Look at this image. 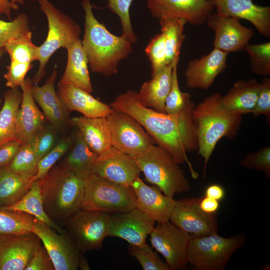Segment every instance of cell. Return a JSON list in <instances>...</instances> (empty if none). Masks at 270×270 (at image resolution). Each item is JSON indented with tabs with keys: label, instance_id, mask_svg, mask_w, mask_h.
I'll list each match as a JSON object with an SVG mask.
<instances>
[{
	"label": "cell",
	"instance_id": "obj_23",
	"mask_svg": "<svg viewBox=\"0 0 270 270\" xmlns=\"http://www.w3.org/2000/svg\"><path fill=\"white\" fill-rule=\"evenodd\" d=\"M57 77L56 67L42 86L32 84V97L42 108L46 118L56 130H61L70 124V112L66 108L55 90Z\"/></svg>",
	"mask_w": 270,
	"mask_h": 270
},
{
	"label": "cell",
	"instance_id": "obj_6",
	"mask_svg": "<svg viewBox=\"0 0 270 270\" xmlns=\"http://www.w3.org/2000/svg\"><path fill=\"white\" fill-rule=\"evenodd\" d=\"M38 1L46 17L48 30L46 40L38 46L39 66L32 78L34 84H38L46 76V66L51 56L61 48L66 49L80 38L81 33L80 26L48 0Z\"/></svg>",
	"mask_w": 270,
	"mask_h": 270
},
{
	"label": "cell",
	"instance_id": "obj_7",
	"mask_svg": "<svg viewBox=\"0 0 270 270\" xmlns=\"http://www.w3.org/2000/svg\"><path fill=\"white\" fill-rule=\"evenodd\" d=\"M81 209L106 212H122L136 208L132 186L114 182L92 174L84 178Z\"/></svg>",
	"mask_w": 270,
	"mask_h": 270
},
{
	"label": "cell",
	"instance_id": "obj_25",
	"mask_svg": "<svg viewBox=\"0 0 270 270\" xmlns=\"http://www.w3.org/2000/svg\"><path fill=\"white\" fill-rule=\"evenodd\" d=\"M32 78L27 77L20 86L22 100L17 116L16 133L17 138L22 144L28 142L44 125L46 119L32 97Z\"/></svg>",
	"mask_w": 270,
	"mask_h": 270
},
{
	"label": "cell",
	"instance_id": "obj_43",
	"mask_svg": "<svg viewBox=\"0 0 270 270\" xmlns=\"http://www.w3.org/2000/svg\"><path fill=\"white\" fill-rule=\"evenodd\" d=\"M132 0H108V7L119 18L122 28V35L132 44L137 42L130 18V10Z\"/></svg>",
	"mask_w": 270,
	"mask_h": 270
},
{
	"label": "cell",
	"instance_id": "obj_18",
	"mask_svg": "<svg viewBox=\"0 0 270 270\" xmlns=\"http://www.w3.org/2000/svg\"><path fill=\"white\" fill-rule=\"evenodd\" d=\"M40 245L33 232L0 234V270H24Z\"/></svg>",
	"mask_w": 270,
	"mask_h": 270
},
{
	"label": "cell",
	"instance_id": "obj_5",
	"mask_svg": "<svg viewBox=\"0 0 270 270\" xmlns=\"http://www.w3.org/2000/svg\"><path fill=\"white\" fill-rule=\"evenodd\" d=\"M146 180L170 197L189 191L191 186L172 154L163 147L152 144L134 158Z\"/></svg>",
	"mask_w": 270,
	"mask_h": 270
},
{
	"label": "cell",
	"instance_id": "obj_21",
	"mask_svg": "<svg viewBox=\"0 0 270 270\" xmlns=\"http://www.w3.org/2000/svg\"><path fill=\"white\" fill-rule=\"evenodd\" d=\"M217 14L245 20L258 32L270 38V6L254 4L252 0H210Z\"/></svg>",
	"mask_w": 270,
	"mask_h": 270
},
{
	"label": "cell",
	"instance_id": "obj_20",
	"mask_svg": "<svg viewBox=\"0 0 270 270\" xmlns=\"http://www.w3.org/2000/svg\"><path fill=\"white\" fill-rule=\"evenodd\" d=\"M228 54L214 48L208 54L188 63L184 75L188 88L207 90L227 67Z\"/></svg>",
	"mask_w": 270,
	"mask_h": 270
},
{
	"label": "cell",
	"instance_id": "obj_15",
	"mask_svg": "<svg viewBox=\"0 0 270 270\" xmlns=\"http://www.w3.org/2000/svg\"><path fill=\"white\" fill-rule=\"evenodd\" d=\"M238 18L212 12L206 24L214 33V48L228 54L244 50L254 35L253 30L244 26Z\"/></svg>",
	"mask_w": 270,
	"mask_h": 270
},
{
	"label": "cell",
	"instance_id": "obj_45",
	"mask_svg": "<svg viewBox=\"0 0 270 270\" xmlns=\"http://www.w3.org/2000/svg\"><path fill=\"white\" fill-rule=\"evenodd\" d=\"M241 166L270 175V147L264 146L248 154L240 162Z\"/></svg>",
	"mask_w": 270,
	"mask_h": 270
},
{
	"label": "cell",
	"instance_id": "obj_22",
	"mask_svg": "<svg viewBox=\"0 0 270 270\" xmlns=\"http://www.w3.org/2000/svg\"><path fill=\"white\" fill-rule=\"evenodd\" d=\"M131 186L136 196V208L158 224L170 220L176 200L162 194L159 188L148 186L140 177Z\"/></svg>",
	"mask_w": 270,
	"mask_h": 270
},
{
	"label": "cell",
	"instance_id": "obj_31",
	"mask_svg": "<svg viewBox=\"0 0 270 270\" xmlns=\"http://www.w3.org/2000/svg\"><path fill=\"white\" fill-rule=\"evenodd\" d=\"M22 100L18 88H10L4 94V102L0 110V146L16 137L17 116Z\"/></svg>",
	"mask_w": 270,
	"mask_h": 270
},
{
	"label": "cell",
	"instance_id": "obj_10",
	"mask_svg": "<svg viewBox=\"0 0 270 270\" xmlns=\"http://www.w3.org/2000/svg\"><path fill=\"white\" fill-rule=\"evenodd\" d=\"M106 118L112 146L118 150L134 158L156 144L142 126L128 114L114 110Z\"/></svg>",
	"mask_w": 270,
	"mask_h": 270
},
{
	"label": "cell",
	"instance_id": "obj_11",
	"mask_svg": "<svg viewBox=\"0 0 270 270\" xmlns=\"http://www.w3.org/2000/svg\"><path fill=\"white\" fill-rule=\"evenodd\" d=\"M152 246L164 257L170 270L188 268V250L192 236L170 220L158 223L150 234Z\"/></svg>",
	"mask_w": 270,
	"mask_h": 270
},
{
	"label": "cell",
	"instance_id": "obj_47",
	"mask_svg": "<svg viewBox=\"0 0 270 270\" xmlns=\"http://www.w3.org/2000/svg\"><path fill=\"white\" fill-rule=\"evenodd\" d=\"M24 270H55L44 246L40 244Z\"/></svg>",
	"mask_w": 270,
	"mask_h": 270
},
{
	"label": "cell",
	"instance_id": "obj_17",
	"mask_svg": "<svg viewBox=\"0 0 270 270\" xmlns=\"http://www.w3.org/2000/svg\"><path fill=\"white\" fill-rule=\"evenodd\" d=\"M141 170L136 160L112 146L98 155L92 174L114 182L131 186Z\"/></svg>",
	"mask_w": 270,
	"mask_h": 270
},
{
	"label": "cell",
	"instance_id": "obj_1",
	"mask_svg": "<svg viewBox=\"0 0 270 270\" xmlns=\"http://www.w3.org/2000/svg\"><path fill=\"white\" fill-rule=\"evenodd\" d=\"M110 106L136 120L156 144L169 152L176 161L186 158L190 129L186 119L180 113L170 114L146 107L140 102L138 92L132 90L118 95Z\"/></svg>",
	"mask_w": 270,
	"mask_h": 270
},
{
	"label": "cell",
	"instance_id": "obj_28",
	"mask_svg": "<svg viewBox=\"0 0 270 270\" xmlns=\"http://www.w3.org/2000/svg\"><path fill=\"white\" fill-rule=\"evenodd\" d=\"M70 124L76 127L91 149L100 155L112 146L106 117H74Z\"/></svg>",
	"mask_w": 270,
	"mask_h": 270
},
{
	"label": "cell",
	"instance_id": "obj_44",
	"mask_svg": "<svg viewBox=\"0 0 270 270\" xmlns=\"http://www.w3.org/2000/svg\"><path fill=\"white\" fill-rule=\"evenodd\" d=\"M56 130L52 126H44L28 142L40 160L56 144Z\"/></svg>",
	"mask_w": 270,
	"mask_h": 270
},
{
	"label": "cell",
	"instance_id": "obj_13",
	"mask_svg": "<svg viewBox=\"0 0 270 270\" xmlns=\"http://www.w3.org/2000/svg\"><path fill=\"white\" fill-rule=\"evenodd\" d=\"M146 5L158 20L180 19L194 26L206 23L214 10L210 0H146Z\"/></svg>",
	"mask_w": 270,
	"mask_h": 270
},
{
	"label": "cell",
	"instance_id": "obj_19",
	"mask_svg": "<svg viewBox=\"0 0 270 270\" xmlns=\"http://www.w3.org/2000/svg\"><path fill=\"white\" fill-rule=\"evenodd\" d=\"M154 225L153 220L136 208L110 214L108 236L121 238L130 244L142 246L146 244L147 237Z\"/></svg>",
	"mask_w": 270,
	"mask_h": 270
},
{
	"label": "cell",
	"instance_id": "obj_30",
	"mask_svg": "<svg viewBox=\"0 0 270 270\" xmlns=\"http://www.w3.org/2000/svg\"><path fill=\"white\" fill-rule=\"evenodd\" d=\"M34 182L32 178L18 174L8 166L0 168V206H10L20 200Z\"/></svg>",
	"mask_w": 270,
	"mask_h": 270
},
{
	"label": "cell",
	"instance_id": "obj_41",
	"mask_svg": "<svg viewBox=\"0 0 270 270\" xmlns=\"http://www.w3.org/2000/svg\"><path fill=\"white\" fill-rule=\"evenodd\" d=\"M30 31L28 19L25 14H18L10 22L0 20V48H4L10 40Z\"/></svg>",
	"mask_w": 270,
	"mask_h": 270
},
{
	"label": "cell",
	"instance_id": "obj_42",
	"mask_svg": "<svg viewBox=\"0 0 270 270\" xmlns=\"http://www.w3.org/2000/svg\"><path fill=\"white\" fill-rule=\"evenodd\" d=\"M72 141L70 138H64L40 159L38 164L37 172L34 178V182L43 178L57 161L69 150Z\"/></svg>",
	"mask_w": 270,
	"mask_h": 270
},
{
	"label": "cell",
	"instance_id": "obj_24",
	"mask_svg": "<svg viewBox=\"0 0 270 270\" xmlns=\"http://www.w3.org/2000/svg\"><path fill=\"white\" fill-rule=\"evenodd\" d=\"M56 93L70 112H78L84 117H106L114 110L110 106L94 98L90 92L71 84L59 82Z\"/></svg>",
	"mask_w": 270,
	"mask_h": 270
},
{
	"label": "cell",
	"instance_id": "obj_53",
	"mask_svg": "<svg viewBox=\"0 0 270 270\" xmlns=\"http://www.w3.org/2000/svg\"></svg>",
	"mask_w": 270,
	"mask_h": 270
},
{
	"label": "cell",
	"instance_id": "obj_35",
	"mask_svg": "<svg viewBox=\"0 0 270 270\" xmlns=\"http://www.w3.org/2000/svg\"><path fill=\"white\" fill-rule=\"evenodd\" d=\"M36 220L28 214L9 210L0 206V234L32 232Z\"/></svg>",
	"mask_w": 270,
	"mask_h": 270
},
{
	"label": "cell",
	"instance_id": "obj_34",
	"mask_svg": "<svg viewBox=\"0 0 270 270\" xmlns=\"http://www.w3.org/2000/svg\"><path fill=\"white\" fill-rule=\"evenodd\" d=\"M158 21L165 40L166 62L168 65L180 60L181 46L185 38L184 30L186 23L182 20L176 18H163Z\"/></svg>",
	"mask_w": 270,
	"mask_h": 270
},
{
	"label": "cell",
	"instance_id": "obj_38",
	"mask_svg": "<svg viewBox=\"0 0 270 270\" xmlns=\"http://www.w3.org/2000/svg\"><path fill=\"white\" fill-rule=\"evenodd\" d=\"M179 60H176L173 64L170 88L165 102V113L170 114H178L192 101L190 94L182 92L179 86L178 78Z\"/></svg>",
	"mask_w": 270,
	"mask_h": 270
},
{
	"label": "cell",
	"instance_id": "obj_9",
	"mask_svg": "<svg viewBox=\"0 0 270 270\" xmlns=\"http://www.w3.org/2000/svg\"><path fill=\"white\" fill-rule=\"evenodd\" d=\"M110 214L80 209L64 224L67 232L82 252L98 250L108 236Z\"/></svg>",
	"mask_w": 270,
	"mask_h": 270
},
{
	"label": "cell",
	"instance_id": "obj_16",
	"mask_svg": "<svg viewBox=\"0 0 270 270\" xmlns=\"http://www.w3.org/2000/svg\"><path fill=\"white\" fill-rule=\"evenodd\" d=\"M31 31L9 41L4 47L9 54L10 62L4 74L6 84L10 88L20 87L24 83L28 72L37 60L38 46L32 40Z\"/></svg>",
	"mask_w": 270,
	"mask_h": 270
},
{
	"label": "cell",
	"instance_id": "obj_49",
	"mask_svg": "<svg viewBox=\"0 0 270 270\" xmlns=\"http://www.w3.org/2000/svg\"><path fill=\"white\" fill-rule=\"evenodd\" d=\"M20 4L24 5V0H0V15L4 14L11 20L12 10H16Z\"/></svg>",
	"mask_w": 270,
	"mask_h": 270
},
{
	"label": "cell",
	"instance_id": "obj_37",
	"mask_svg": "<svg viewBox=\"0 0 270 270\" xmlns=\"http://www.w3.org/2000/svg\"><path fill=\"white\" fill-rule=\"evenodd\" d=\"M249 56L252 72L255 74L270 76V42L248 44L244 48Z\"/></svg>",
	"mask_w": 270,
	"mask_h": 270
},
{
	"label": "cell",
	"instance_id": "obj_48",
	"mask_svg": "<svg viewBox=\"0 0 270 270\" xmlns=\"http://www.w3.org/2000/svg\"><path fill=\"white\" fill-rule=\"evenodd\" d=\"M22 144L20 140H13L0 146V168L10 164Z\"/></svg>",
	"mask_w": 270,
	"mask_h": 270
},
{
	"label": "cell",
	"instance_id": "obj_39",
	"mask_svg": "<svg viewBox=\"0 0 270 270\" xmlns=\"http://www.w3.org/2000/svg\"><path fill=\"white\" fill-rule=\"evenodd\" d=\"M128 250L144 270H170L167 264L147 244L142 246L130 244Z\"/></svg>",
	"mask_w": 270,
	"mask_h": 270
},
{
	"label": "cell",
	"instance_id": "obj_40",
	"mask_svg": "<svg viewBox=\"0 0 270 270\" xmlns=\"http://www.w3.org/2000/svg\"><path fill=\"white\" fill-rule=\"evenodd\" d=\"M151 68V76H154L161 71L166 64V50L165 40L161 32L150 39L145 48Z\"/></svg>",
	"mask_w": 270,
	"mask_h": 270
},
{
	"label": "cell",
	"instance_id": "obj_51",
	"mask_svg": "<svg viewBox=\"0 0 270 270\" xmlns=\"http://www.w3.org/2000/svg\"><path fill=\"white\" fill-rule=\"evenodd\" d=\"M225 195L224 190L223 188L218 184H213L207 187L205 192V196H208L218 201L224 198Z\"/></svg>",
	"mask_w": 270,
	"mask_h": 270
},
{
	"label": "cell",
	"instance_id": "obj_14",
	"mask_svg": "<svg viewBox=\"0 0 270 270\" xmlns=\"http://www.w3.org/2000/svg\"><path fill=\"white\" fill-rule=\"evenodd\" d=\"M202 198H184L176 200L170 220L192 236L200 237L217 233L216 213L202 210L200 202Z\"/></svg>",
	"mask_w": 270,
	"mask_h": 270
},
{
	"label": "cell",
	"instance_id": "obj_26",
	"mask_svg": "<svg viewBox=\"0 0 270 270\" xmlns=\"http://www.w3.org/2000/svg\"><path fill=\"white\" fill-rule=\"evenodd\" d=\"M66 50L67 63L60 82L76 86L91 93L93 88L88 69V60L81 40H76Z\"/></svg>",
	"mask_w": 270,
	"mask_h": 270
},
{
	"label": "cell",
	"instance_id": "obj_27",
	"mask_svg": "<svg viewBox=\"0 0 270 270\" xmlns=\"http://www.w3.org/2000/svg\"><path fill=\"white\" fill-rule=\"evenodd\" d=\"M174 62L142 84L138 92L139 101L142 106L165 113V102L170 88Z\"/></svg>",
	"mask_w": 270,
	"mask_h": 270
},
{
	"label": "cell",
	"instance_id": "obj_50",
	"mask_svg": "<svg viewBox=\"0 0 270 270\" xmlns=\"http://www.w3.org/2000/svg\"><path fill=\"white\" fill-rule=\"evenodd\" d=\"M200 206L206 213L212 214L216 212L219 208L220 204L218 200L205 196L200 200Z\"/></svg>",
	"mask_w": 270,
	"mask_h": 270
},
{
	"label": "cell",
	"instance_id": "obj_36",
	"mask_svg": "<svg viewBox=\"0 0 270 270\" xmlns=\"http://www.w3.org/2000/svg\"><path fill=\"white\" fill-rule=\"evenodd\" d=\"M38 161L39 160L28 142L22 144L13 160L8 166L18 174L34 180L37 172Z\"/></svg>",
	"mask_w": 270,
	"mask_h": 270
},
{
	"label": "cell",
	"instance_id": "obj_12",
	"mask_svg": "<svg viewBox=\"0 0 270 270\" xmlns=\"http://www.w3.org/2000/svg\"><path fill=\"white\" fill-rule=\"evenodd\" d=\"M32 232L46 248L55 270H76L84 257L66 230L59 233L46 223L36 220Z\"/></svg>",
	"mask_w": 270,
	"mask_h": 270
},
{
	"label": "cell",
	"instance_id": "obj_52",
	"mask_svg": "<svg viewBox=\"0 0 270 270\" xmlns=\"http://www.w3.org/2000/svg\"><path fill=\"white\" fill-rule=\"evenodd\" d=\"M5 52L6 51L4 48H0V60ZM1 102L2 100L0 98V110L1 108Z\"/></svg>",
	"mask_w": 270,
	"mask_h": 270
},
{
	"label": "cell",
	"instance_id": "obj_33",
	"mask_svg": "<svg viewBox=\"0 0 270 270\" xmlns=\"http://www.w3.org/2000/svg\"><path fill=\"white\" fill-rule=\"evenodd\" d=\"M4 208L12 211L23 212L34 216L42 221L59 233L66 232L54 222L46 214L44 208L40 184L38 180L34 181L28 192L15 204Z\"/></svg>",
	"mask_w": 270,
	"mask_h": 270
},
{
	"label": "cell",
	"instance_id": "obj_29",
	"mask_svg": "<svg viewBox=\"0 0 270 270\" xmlns=\"http://www.w3.org/2000/svg\"><path fill=\"white\" fill-rule=\"evenodd\" d=\"M260 86V82L254 78L237 81L222 96L224 107L232 113L242 115L251 113L255 106Z\"/></svg>",
	"mask_w": 270,
	"mask_h": 270
},
{
	"label": "cell",
	"instance_id": "obj_32",
	"mask_svg": "<svg viewBox=\"0 0 270 270\" xmlns=\"http://www.w3.org/2000/svg\"><path fill=\"white\" fill-rule=\"evenodd\" d=\"M98 156V154L91 149L78 130L75 143L62 165L84 178L92 174Z\"/></svg>",
	"mask_w": 270,
	"mask_h": 270
},
{
	"label": "cell",
	"instance_id": "obj_2",
	"mask_svg": "<svg viewBox=\"0 0 270 270\" xmlns=\"http://www.w3.org/2000/svg\"><path fill=\"white\" fill-rule=\"evenodd\" d=\"M84 12V34L82 46L88 65L94 72L106 76L117 73L119 62L132 52V43L124 36L113 34L98 22L92 12L90 0H82Z\"/></svg>",
	"mask_w": 270,
	"mask_h": 270
},
{
	"label": "cell",
	"instance_id": "obj_46",
	"mask_svg": "<svg viewBox=\"0 0 270 270\" xmlns=\"http://www.w3.org/2000/svg\"><path fill=\"white\" fill-rule=\"evenodd\" d=\"M252 114L255 118L265 116L267 122L270 120V78L265 76L260 82L258 95Z\"/></svg>",
	"mask_w": 270,
	"mask_h": 270
},
{
	"label": "cell",
	"instance_id": "obj_8",
	"mask_svg": "<svg viewBox=\"0 0 270 270\" xmlns=\"http://www.w3.org/2000/svg\"><path fill=\"white\" fill-rule=\"evenodd\" d=\"M243 234L224 238L214 233L191 238L187 260L196 270H224L233 254L244 243Z\"/></svg>",
	"mask_w": 270,
	"mask_h": 270
},
{
	"label": "cell",
	"instance_id": "obj_4",
	"mask_svg": "<svg viewBox=\"0 0 270 270\" xmlns=\"http://www.w3.org/2000/svg\"><path fill=\"white\" fill-rule=\"evenodd\" d=\"M38 180L45 212L58 225L64 226L81 209L84 178L62 164H54L43 178Z\"/></svg>",
	"mask_w": 270,
	"mask_h": 270
},
{
	"label": "cell",
	"instance_id": "obj_3",
	"mask_svg": "<svg viewBox=\"0 0 270 270\" xmlns=\"http://www.w3.org/2000/svg\"><path fill=\"white\" fill-rule=\"evenodd\" d=\"M222 98L220 93H214L196 105L193 110L198 154L204 160L203 178L218 142L222 138H235L242 124V115L228 112Z\"/></svg>",
	"mask_w": 270,
	"mask_h": 270
}]
</instances>
